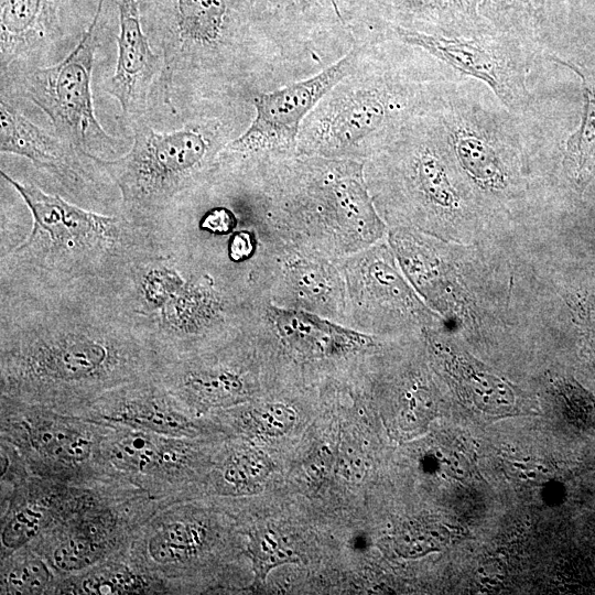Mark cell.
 <instances>
[{
	"label": "cell",
	"mask_w": 595,
	"mask_h": 595,
	"mask_svg": "<svg viewBox=\"0 0 595 595\" xmlns=\"http://www.w3.org/2000/svg\"><path fill=\"white\" fill-rule=\"evenodd\" d=\"M117 48L115 71L105 90L119 102L130 122L145 117L163 67L161 56L144 33L139 0L119 1Z\"/></svg>",
	"instance_id": "cell-15"
},
{
	"label": "cell",
	"mask_w": 595,
	"mask_h": 595,
	"mask_svg": "<svg viewBox=\"0 0 595 595\" xmlns=\"http://www.w3.org/2000/svg\"><path fill=\"white\" fill-rule=\"evenodd\" d=\"M355 58V54L349 53L309 79L255 96V119L240 137L224 147L218 158V171L240 170L256 162L261 154L291 148L305 115L350 72Z\"/></svg>",
	"instance_id": "cell-10"
},
{
	"label": "cell",
	"mask_w": 595,
	"mask_h": 595,
	"mask_svg": "<svg viewBox=\"0 0 595 595\" xmlns=\"http://www.w3.org/2000/svg\"><path fill=\"white\" fill-rule=\"evenodd\" d=\"M43 419L28 426L30 446L40 455L66 467L84 463L93 454V436L58 419Z\"/></svg>",
	"instance_id": "cell-22"
},
{
	"label": "cell",
	"mask_w": 595,
	"mask_h": 595,
	"mask_svg": "<svg viewBox=\"0 0 595 595\" xmlns=\"http://www.w3.org/2000/svg\"><path fill=\"white\" fill-rule=\"evenodd\" d=\"M593 322V327H592V343H593V347H594V350H595V316L593 317L592 320Z\"/></svg>",
	"instance_id": "cell-34"
},
{
	"label": "cell",
	"mask_w": 595,
	"mask_h": 595,
	"mask_svg": "<svg viewBox=\"0 0 595 595\" xmlns=\"http://www.w3.org/2000/svg\"><path fill=\"white\" fill-rule=\"evenodd\" d=\"M260 349L256 333L242 326L220 340L165 358L155 379L183 408L198 413L242 404L262 389Z\"/></svg>",
	"instance_id": "cell-7"
},
{
	"label": "cell",
	"mask_w": 595,
	"mask_h": 595,
	"mask_svg": "<svg viewBox=\"0 0 595 595\" xmlns=\"http://www.w3.org/2000/svg\"><path fill=\"white\" fill-rule=\"evenodd\" d=\"M409 9L421 11L441 28L457 33L475 34L484 29L479 12L482 0H402Z\"/></svg>",
	"instance_id": "cell-26"
},
{
	"label": "cell",
	"mask_w": 595,
	"mask_h": 595,
	"mask_svg": "<svg viewBox=\"0 0 595 595\" xmlns=\"http://www.w3.org/2000/svg\"><path fill=\"white\" fill-rule=\"evenodd\" d=\"M264 302L344 325L347 299L339 259L288 244L278 259Z\"/></svg>",
	"instance_id": "cell-13"
},
{
	"label": "cell",
	"mask_w": 595,
	"mask_h": 595,
	"mask_svg": "<svg viewBox=\"0 0 595 595\" xmlns=\"http://www.w3.org/2000/svg\"><path fill=\"white\" fill-rule=\"evenodd\" d=\"M397 33L404 42L423 47L457 71L485 82L509 108H519L526 101L522 66L500 40L450 39L403 28H397Z\"/></svg>",
	"instance_id": "cell-14"
},
{
	"label": "cell",
	"mask_w": 595,
	"mask_h": 595,
	"mask_svg": "<svg viewBox=\"0 0 595 595\" xmlns=\"http://www.w3.org/2000/svg\"><path fill=\"white\" fill-rule=\"evenodd\" d=\"M206 538L207 529L201 522L171 521L151 536L148 541V553L158 564L183 563L198 554Z\"/></svg>",
	"instance_id": "cell-24"
},
{
	"label": "cell",
	"mask_w": 595,
	"mask_h": 595,
	"mask_svg": "<svg viewBox=\"0 0 595 595\" xmlns=\"http://www.w3.org/2000/svg\"><path fill=\"white\" fill-rule=\"evenodd\" d=\"M106 0H98L75 48L50 66H20L1 73V95L25 98L51 119L54 131L88 158L113 159L123 142L99 123L91 73L100 46Z\"/></svg>",
	"instance_id": "cell-6"
},
{
	"label": "cell",
	"mask_w": 595,
	"mask_h": 595,
	"mask_svg": "<svg viewBox=\"0 0 595 595\" xmlns=\"http://www.w3.org/2000/svg\"><path fill=\"white\" fill-rule=\"evenodd\" d=\"M183 408L155 379H144L115 388L93 401L91 416L136 426L144 432L193 437L197 428Z\"/></svg>",
	"instance_id": "cell-17"
},
{
	"label": "cell",
	"mask_w": 595,
	"mask_h": 595,
	"mask_svg": "<svg viewBox=\"0 0 595 595\" xmlns=\"http://www.w3.org/2000/svg\"><path fill=\"white\" fill-rule=\"evenodd\" d=\"M1 176L20 194L33 217L25 240L1 256V290H60L111 285L117 290L142 260L174 246L167 227L137 223L125 214L84 209L60 194Z\"/></svg>",
	"instance_id": "cell-2"
},
{
	"label": "cell",
	"mask_w": 595,
	"mask_h": 595,
	"mask_svg": "<svg viewBox=\"0 0 595 595\" xmlns=\"http://www.w3.org/2000/svg\"><path fill=\"white\" fill-rule=\"evenodd\" d=\"M187 260L174 239L169 250L140 261L118 292L136 313L151 317L184 285Z\"/></svg>",
	"instance_id": "cell-19"
},
{
	"label": "cell",
	"mask_w": 595,
	"mask_h": 595,
	"mask_svg": "<svg viewBox=\"0 0 595 595\" xmlns=\"http://www.w3.org/2000/svg\"><path fill=\"white\" fill-rule=\"evenodd\" d=\"M241 418L256 433L281 436L293 428L298 412L285 401H264L248 408Z\"/></svg>",
	"instance_id": "cell-28"
},
{
	"label": "cell",
	"mask_w": 595,
	"mask_h": 595,
	"mask_svg": "<svg viewBox=\"0 0 595 595\" xmlns=\"http://www.w3.org/2000/svg\"><path fill=\"white\" fill-rule=\"evenodd\" d=\"M428 350L456 385L459 396L476 411L504 416L529 411L527 403L513 389L487 372L475 360L455 353L432 327L422 331Z\"/></svg>",
	"instance_id": "cell-18"
},
{
	"label": "cell",
	"mask_w": 595,
	"mask_h": 595,
	"mask_svg": "<svg viewBox=\"0 0 595 595\" xmlns=\"http://www.w3.org/2000/svg\"><path fill=\"white\" fill-rule=\"evenodd\" d=\"M347 299L345 326L382 338L434 326L432 312L404 279L387 240L339 259Z\"/></svg>",
	"instance_id": "cell-8"
},
{
	"label": "cell",
	"mask_w": 595,
	"mask_h": 595,
	"mask_svg": "<svg viewBox=\"0 0 595 595\" xmlns=\"http://www.w3.org/2000/svg\"><path fill=\"white\" fill-rule=\"evenodd\" d=\"M271 214L289 244L342 259L387 238L364 163L340 158L260 160Z\"/></svg>",
	"instance_id": "cell-3"
},
{
	"label": "cell",
	"mask_w": 595,
	"mask_h": 595,
	"mask_svg": "<svg viewBox=\"0 0 595 595\" xmlns=\"http://www.w3.org/2000/svg\"><path fill=\"white\" fill-rule=\"evenodd\" d=\"M555 389L571 420L595 431V396L573 380H561Z\"/></svg>",
	"instance_id": "cell-30"
},
{
	"label": "cell",
	"mask_w": 595,
	"mask_h": 595,
	"mask_svg": "<svg viewBox=\"0 0 595 595\" xmlns=\"http://www.w3.org/2000/svg\"><path fill=\"white\" fill-rule=\"evenodd\" d=\"M574 69L583 79L585 107L580 129L566 142L564 166L578 183L595 174V82L576 65L553 58Z\"/></svg>",
	"instance_id": "cell-23"
},
{
	"label": "cell",
	"mask_w": 595,
	"mask_h": 595,
	"mask_svg": "<svg viewBox=\"0 0 595 595\" xmlns=\"http://www.w3.org/2000/svg\"><path fill=\"white\" fill-rule=\"evenodd\" d=\"M132 145L119 158H90L119 188L121 213L142 225L166 227L173 215L218 171L229 142L215 119L190 120L177 130L159 132L145 117L129 122Z\"/></svg>",
	"instance_id": "cell-4"
},
{
	"label": "cell",
	"mask_w": 595,
	"mask_h": 595,
	"mask_svg": "<svg viewBox=\"0 0 595 595\" xmlns=\"http://www.w3.org/2000/svg\"><path fill=\"white\" fill-rule=\"evenodd\" d=\"M45 522L44 510L34 506L26 507L9 520L1 533L2 544L19 548L40 532Z\"/></svg>",
	"instance_id": "cell-32"
},
{
	"label": "cell",
	"mask_w": 595,
	"mask_h": 595,
	"mask_svg": "<svg viewBox=\"0 0 595 595\" xmlns=\"http://www.w3.org/2000/svg\"><path fill=\"white\" fill-rule=\"evenodd\" d=\"M99 549L100 547L87 538H68L54 549L52 561L62 571H79L89 566L98 559L100 555Z\"/></svg>",
	"instance_id": "cell-31"
},
{
	"label": "cell",
	"mask_w": 595,
	"mask_h": 595,
	"mask_svg": "<svg viewBox=\"0 0 595 595\" xmlns=\"http://www.w3.org/2000/svg\"><path fill=\"white\" fill-rule=\"evenodd\" d=\"M63 0H0V72L45 66L68 36Z\"/></svg>",
	"instance_id": "cell-16"
},
{
	"label": "cell",
	"mask_w": 595,
	"mask_h": 595,
	"mask_svg": "<svg viewBox=\"0 0 595 595\" xmlns=\"http://www.w3.org/2000/svg\"><path fill=\"white\" fill-rule=\"evenodd\" d=\"M388 117L385 99L377 91H359L343 101L324 130L316 152L342 155L376 132Z\"/></svg>",
	"instance_id": "cell-20"
},
{
	"label": "cell",
	"mask_w": 595,
	"mask_h": 595,
	"mask_svg": "<svg viewBox=\"0 0 595 595\" xmlns=\"http://www.w3.org/2000/svg\"><path fill=\"white\" fill-rule=\"evenodd\" d=\"M560 0H482L479 12L507 31H534L547 26Z\"/></svg>",
	"instance_id": "cell-25"
},
{
	"label": "cell",
	"mask_w": 595,
	"mask_h": 595,
	"mask_svg": "<svg viewBox=\"0 0 595 595\" xmlns=\"http://www.w3.org/2000/svg\"><path fill=\"white\" fill-rule=\"evenodd\" d=\"M0 152L24 156L69 198H90L99 190L100 169L90 158L55 131L36 126L3 95L0 96Z\"/></svg>",
	"instance_id": "cell-12"
},
{
	"label": "cell",
	"mask_w": 595,
	"mask_h": 595,
	"mask_svg": "<svg viewBox=\"0 0 595 595\" xmlns=\"http://www.w3.org/2000/svg\"><path fill=\"white\" fill-rule=\"evenodd\" d=\"M1 393L55 410H82L164 361L152 320L111 285L1 290Z\"/></svg>",
	"instance_id": "cell-1"
},
{
	"label": "cell",
	"mask_w": 595,
	"mask_h": 595,
	"mask_svg": "<svg viewBox=\"0 0 595 595\" xmlns=\"http://www.w3.org/2000/svg\"><path fill=\"white\" fill-rule=\"evenodd\" d=\"M48 569L37 559H29L12 567L6 576L10 593H40L48 584Z\"/></svg>",
	"instance_id": "cell-33"
},
{
	"label": "cell",
	"mask_w": 595,
	"mask_h": 595,
	"mask_svg": "<svg viewBox=\"0 0 595 595\" xmlns=\"http://www.w3.org/2000/svg\"><path fill=\"white\" fill-rule=\"evenodd\" d=\"M251 317L273 353L305 366L336 365L372 348L381 338L307 312L257 303Z\"/></svg>",
	"instance_id": "cell-11"
},
{
	"label": "cell",
	"mask_w": 595,
	"mask_h": 595,
	"mask_svg": "<svg viewBox=\"0 0 595 595\" xmlns=\"http://www.w3.org/2000/svg\"><path fill=\"white\" fill-rule=\"evenodd\" d=\"M248 553L257 584H263L274 567L299 561L298 554L271 528H260L249 534Z\"/></svg>",
	"instance_id": "cell-27"
},
{
	"label": "cell",
	"mask_w": 595,
	"mask_h": 595,
	"mask_svg": "<svg viewBox=\"0 0 595 595\" xmlns=\"http://www.w3.org/2000/svg\"><path fill=\"white\" fill-rule=\"evenodd\" d=\"M144 33L161 58L159 90L183 115L207 87L227 78L236 47L227 0H139Z\"/></svg>",
	"instance_id": "cell-5"
},
{
	"label": "cell",
	"mask_w": 595,
	"mask_h": 595,
	"mask_svg": "<svg viewBox=\"0 0 595 595\" xmlns=\"http://www.w3.org/2000/svg\"><path fill=\"white\" fill-rule=\"evenodd\" d=\"M269 472L270 465L262 455L241 452L227 461L224 479L237 488H248L261 483Z\"/></svg>",
	"instance_id": "cell-29"
},
{
	"label": "cell",
	"mask_w": 595,
	"mask_h": 595,
	"mask_svg": "<svg viewBox=\"0 0 595 595\" xmlns=\"http://www.w3.org/2000/svg\"><path fill=\"white\" fill-rule=\"evenodd\" d=\"M136 431L115 437L107 446L110 462L133 473L154 474L173 470L185 459L183 445Z\"/></svg>",
	"instance_id": "cell-21"
},
{
	"label": "cell",
	"mask_w": 595,
	"mask_h": 595,
	"mask_svg": "<svg viewBox=\"0 0 595 595\" xmlns=\"http://www.w3.org/2000/svg\"><path fill=\"white\" fill-rule=\"evenodd\" d=\"M249 303L230 285L201 270L151 316L164 359L188 353L238 332Z\"/></svg>",
	"instance_id": "cell-9"
}]
</instances>
